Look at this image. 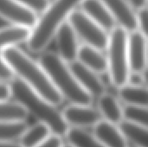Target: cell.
I'll return each mask as SVG.
<instances>
[{
    "mask_svg": "<svg viewBox=\"0 0 148 147\" xmlns=\"http://www.w3.org/2000/svg\"><path fill=\"white\" fill-rule=\"evenodd\" d=\"M123 120L147 126V107L138 105H126L122 107Z\"/></svg>",
    "mask_w": 148,
    "mask_h": 147,
    "instance_id": "cell-23",
    "label": "cell"
},
{
    "mask_svg": "<svg viewBox=\"0 0 148 147\" xmlns=\"http://www.w3.org/2000/svg\"><path fill=\"white\" fill-rule=\"evenodd\" d=\"M15 78V74L12 71L10 66L6 60L0 55V81H10Z\"/></svg>",
    "mask_w": 148,
    "mask_h": 147,
    "instance_id": "cell-26",
    "label": "cell"
},
{
    "mask_svg": "<svg viewBox=\"0 0 148 147\" xmlns=\"http://www.w3.org/2000/svg\"><path fill=\"white\" fill-rule=\"evenodd\" d=\"M52 134L51 130L45 124L37 122L28 126L19 136L18 143L23 147H35L43 142Z\"/></svg>",
    "mask_w": 148,
    "mask_h": 147,
    "instance_id": "cell-20",
    "label": "cell"
},
{
    "mask_svg": "<svg viewBox=\"0 0 148 147\" xmlns=\"http://www.w3.org/2000/svg\"><path fill=\"white\" fill-rule=\"evenodd\" d=\"M62 147H75V146H73L71 144H69V143H66V144H64L63 143V145H62Z\"/></svg>",
    "mask_w": 148,
    "mask_h": 147,
    "instance_id": "cell-31",
    "label": "cell"
},
{
    "mask_svg": "<svg viewBox=\"0 0 148 147\" xmlns=\"http://www.w3.org/2000/svg\"><path fill=\"white\" fill-rule=\"evenodd\" d=\"M93 134L106 147H128V142L118 126L101 120L93 126Z\"/></svg>",
    "mask_w": 148,
    "mask_h": 147,
    "instance_id": "cell-13",
    "label": "cell"
},
{
    "mask_svg": "<svg viewBox=\"0 0 148 147\" xmlns=\"http://www.w3.org/2000/svg\"><path fill=\"white\" fill-rule=\"evenodd\" d=\"M64 138L75 147H106L93 133L82 128L69 127Z\"/></svg>",
    "mask_w": 148,
    "mask_h": 147,
    "instance_id": "cell-22",
    "label": "cell"
},
{
    "mask_svg": "<svg viewBox=\"0 0 148 147\" xmlns=\"http://www.w3.org/2000/svg\"><path fill=\"white\" fill-rule=\"evenodd\" d=\"M117 126L127 142L138 146L147 147V126L125 120H122Z\"/></svg>",
    "mask_w": 148,
    "mask_h": 147,
    "instance_id": "cell-19",
    "label": "cell"
},
{
    "mask_svg": "<svg viewBox=\"0 0 148 147\" xmlns=\"http://www.w3.org/2000/svg\"><path fill=\"white\" fill-rule=\"evenodd\" d=\"M119 98L126 105H138L147 107L148 93L145 85L126 83L118 88Z\"/></svg>",
    "mask_w": 148,
    "mask_h": 147,
    "instance_id": "cell-18",
    "label": "cell"
},
{
    "mask_svg": "<svg viewBox=\"0 0 148 147\" xmlns=\"http://www.w3.org/2000/svg\"><path fill=\"white\" fill-rule=\"evenodd\" d=\"M62 145H63L62 138L52 133L43 142H42L41 144L35 147H62Z\"/></svg>",
    "mask_w": 148,
    "mask_h": 147,
    "instance_id": "cell-27",
    "label": "cell"
},
{
    "mask_svg": "<svg viewBox=\"0 0 148 147\" xmlns=\"http://www.w3.org/2000/svg\"><path fill=\"white\" fill-rule=\"evenodd\" d=\"M128 147H140V146H134V145H133V146H128Z\"/></svg>",
    "mask_w": 148,
    "mask_h": 147,
    "instance_id": "cell-32",
    "label": "cell"
},
{
    "mask_svg": "<svg viewBox=\"0 0 148 147\" xmlns=\"http://www.w3.org/2000/svg\"><path fill=\"white\" fill-rule=\"evenodd\" d=\"M98 111L102 120L118 125L122 120V107L111 94L105 92L98 97Z\"/></svg>",
    "mask_w": 148,
    "mask_h": 147,
    "instance_id": "cell-16",
    "label": "cell"
},
{
    "mask_svg": "<svg viewBox=\"0 0 148 147\" xmlns=\"http://www.w3.org/2000/svg\"><path fill=\"white\" fill-rule=\"evenodd\" d=\"M65 122L69 127L86 128L93 127L101 120L99 111L90 105L71 104L67 106L62 112Z\"/></svg>",
    "mask_w": 148,
    "mask_h": 147,
    "instance_id": "cell-8",
    "label": "cell"
},
{
    "mask_svg": "<svg viewBox=\"0 0 148 147\" xmlns=\"http://www.w3.org/2000/svg\"><path fill=\"white\" fill-rule=\"evenodd\" d=\"M29 114L17 101H0V123L13 124L25 122Z\"/></svg>",
    "mask_w": 148,
    "mask_h": 147,
    "instance_id": "cell-21",
    "label": "cell"
},
{
    "mask_svg": "<svg viewBox=\"0 0 148 147\" xmlns=\"http://www.w3.org/2000/svg\"><path fill=\"white\" fill-rule=\"evenodd\" d=\"M127 2L135 10L147 7V0H127Z\"/></svg>",
    "mask_w": 148,
    "mask_h": 147,
    "instance_id": "cell-29",
    "label": "cell"
},
{
    "mask_svg": "<svg viewBox=\"0 0 148 147\" xmlns=\"http://www.w3.org/2000/svg\"><path fill=\"white\" fill-rule=\"evenodd\" d=\"M67 21L70 23L77 37H80L85 44L101 51L106 50L108 41L107 31L83 11L76 9L70 14Z\"/></svg>",
    "mask_w": 148,
    "mask_h": 147,
    "instance_id": "cell-6",
    "label": "cell"
},
{
    "mask_svg": "<svg viewBox=\"0 0 148 147\" xmlns=\"http://www.w3.org/2000/svg\"><path fill=\"white\" fill-rule=\"evenodd\" d=\"M38 62L63 100L66 99L71 104L91 105L93 98L80 86L69 64L56 53L50 51L42 53Z\"/></svg>",
    "mask_w": 148,
    "mask_h": 147,
    "instance_id": "cell-4",
    "label": "cell"
},
{
    "mask_svg": "<svg viewBox=\"0 0 148 147\" xmlns=\"http://www.w3.org/2000/svg\"><path fill=\"white\" fill-rule=\"evenodd\" d=\"M82 0H52L45 10L38 16L27 41L28 49L34 53L42 52L55 38L59 26L66 22L70 14L79 8Z\"/></svg>",
    "mask_w": 148,
    "mask_h": 147,
    "instance_id": "cell-3",
    "label": "cell"
},
{
    "mask_svg": "<svg viewBox=\"0 0 148 147\" xmlns=\"http://www.w3.org/2000/svg\"><path fill=\"white\" fill-rule=\"evenodd\" d=\"M80 10L106 31L111 30L116 23L101 0H82Z\"/></svg>",
    "mask_w": 148,
    "mask_h": 147,
    "instance_id": "cell-14",
    "label": "cell"
},
{
    "mask_svg": "<svg viewBox=\"0 0 148 147\" xmlns=\"http://www.w3.org/2000/svg\"><path fill=\"white\" fill-rule=\"evenodd\" d=\"M0 17L10 24L32 29L37 22L38 16L16 0H0Z\"/></svg>",
    "mask_w": 148,
    "mask_h": 147,
    "instance_id": "cell-9",
    "label": "cell"
},
{
    "mask_svg": "<svg viewBox=\"0 0 148 147\" xmlns=\"http://www.w3.org/2000/svg\"><path fill=\"white\" fill-rule=\"evenodd\" d=\"M76 60L98 75L108 71L106 56L102 54V51L92 46L87 44L79 46Z\"/></svg>",
    "mask_w": 148,
    "mask_h": 147,
    "instance_id": "cell-15",
    "label": "cell"
},
{
    "mask_svg": "<svg viewBox=\"0 0 148 147\" xmlns=\"http://www.w3.org/2000/svg\"><path fill=\"white\" fill-rule=\"evenodd\" d=\"M11 98V88L10 83L0 81V101H8Z\"/></svg>",
    "mask_w": 148,
    "mask_h": 147,
    "instance_id": "cell-28",
    "label": "cell"
},
{
    "mask_svg": "<svg viewBox=\"0 0 148 147\" xmlns=\"http://www.w3.org/2000/svg\"><path fill=\"white\" fill-rule=\"evenodd\" d=\"M127 58L130 72H147V35L139 29L128 32Z\"/></svg>",
    "mask_w": 148,
    "mask_h": 147,
    "instance_id": "cell-7",
    "label": "cell"
},
{
    "mask_svg": "<svg viewBox=\"0 0 148 147\" xmlns=\"http://www.w3.org/2000/svg\"><path fill=\"white\" fill-rule=\"evenodd\" d=\"M0 147H23L19 143L10 139H0Z\"/></svg>",
    "mask_w": 148,
    "mask_h": 147,
    "instance_id": "cell-30",
    "label": "cell"
},
{
    "mask_svg": "<svg viewBox=\"0 0 148 147\" xmlns=\"http://www.w3.org/2000/svg\"><path fill=\"white\" fill-rule=\"evenodd\" d=\"M30 33L31 29L20 25L10 24L0 28V50L27 42Z\"/></svg>",
    "mask_w": 148,
    "mask_h": 147,
    "instance_id": "cell-17",
    "label": "cell"
},
{
    "mask_svg": "<svg viewBox=\"0 0 148 147\" xmlns=\"http://www.w3.org/2000/svg\"><path fill=\"white\" fill-rule=\"evenodd\" d=\"M136 19H137V28L140 31L147 36L148 27V15L147 7H144L137 10L136 12Z\"/></svg>",
    "mask_w": 148,
    "mask_h": 147,
    "instance_id": "cell-25",
    "label": "cell"
},
{
    "mask_svg": "<svg viewBox=\"0 0 148 147\" xmlns=\"http://www.w3.org/2000/svg\"><path fill=\"white\" fill-rule=\"evenodd\" d=\"M118 26L127 32L138 29L136 12L127 0H101Z\"/></svg>",
    "mask_w": 148,
    "mask_h": 147,
    "instance_id": "cell-12",
    "label": "cell"
},
{
    "mask_svg": "<svg viewBox=\"0 0 148 147\" xmlns=\"http://www.w3.org/2000/svg\"><path fill=\"white\" fill-rule=\"evenodd\" d=\"M80 86L92 97H99L106 92V87L98 74L88 68L77 60L69 64Z\"/></svg>",
    "mask_w": 148,
    "mask_h": 147,
    "instance_id": "cell-11",
    "label": "cell"
},
{
    "mask_svg": "<svg viewBox=\"0 0 148 147\" xmlns=\"http://www.w3.org/2000/svg\"><path fill=\"white\" fill-rule=\"evenodd\" d=\"M23 6L33 11L37 16L41 15L48 7L50 0H16Z\"/></svg>",
    "mask_w": 148,
    "mask_h": 147,
    "instance_id": "cell-24",
    "label": "cell"
},
{
    "mask_svg": "<svg viewBox=\"0 0 148 147\" xmlns=\"http://www.w3.org/2000/svg\"><path fill=\"white\" fill-rule=\"evenodd\" d=\"M1 55L10 66L15 76L34 92L56 107L62 102L63 98L38 62H36L16 46L3 49Z\"/></svg>",
    "mask_w": 148,
    "mask_h": 147,
    "instance_id": "cell-1",
    "label": "cell"
},
{
    "mask_svg": "<svg viewBox=\"0 0 148 147\" xmlns=\"http://www.w3.org/2000/svg\"><path fill=\"white\" fill-rule=\"evenodd\" d=\"M10 86L11 97L24 107L29 115L33 116L37 122L49 126L53 134L64 138L69 126L63 120L62 113L57 110L56 106L34 92L17 77L10 81Z\"/></svg>",
    "mask_w": 148,
    "mask_h": 147,
    "instance_id": "cell-2",
    "label": "cell"
},
{
    "mask_svg": "<svg viewBox=\"0 0 148 147\" xmlns=\"http://www.w3.org/2000/svg\"><path fill=\"white\" fill-rule=\"evenodd\" d=\"M127 35L128 32L121 26H114L108 35L107 45L108 71L111 83L120 88L127 82L130 74L127 58Z\"/></svg>",
    "mask_w": 148,
    "mask_h": 147,
    "instance_id": "cell-5",
    "label": "cell"
},
{
    "mask_svg": "<svg viewBox=\"0 0 148 147\" xmlns=\"http://www.w3.org/2000/svg\"><path fill=\"white\" fill-rule=\"evenodd\" d=\"M55 37L58 49V53L56 54L59 57L68 64L75 62L77 58L79 44L77 36L68 21L59 26L55 34Z\"/></svg>",
    "mask_w": 148,
    "mask_h": 147,
    "instance_id": "cell-10",
    "label": "cell"
}]
</instances>
